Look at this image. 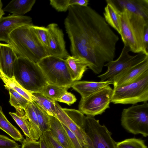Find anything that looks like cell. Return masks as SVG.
<instances>
[{
  "instance_id": "30bf717a",
  "label": "cell",
  "mask_w": 148,
  "mask_h": 148,
  "mask_svg": "<svg viewBox=\"0 0 148 148\" xmlns=\"http://www.w3.org/2000/svg\"><path fill=\"white\" fill-rule=\"evenodd\" d=\"M55 106V117L75 134L83 147L86 145L87 139L84 128V114L79 110L62 108L56 101Z\"/></svg>"
},
{
  "instance_id": "836d02e7",
  "label": "cell",
  "mask_w": 148,
  "mask_h": 148,
  "mask_svg": "<svg viewBox=\"0 0 148 148\" xmlns=\"http://www.w3.org/2000/svg\"><path fill=\"white\" fill-rule=\"evenodd\" d=\"M0 148H20V146L14 140L0 134Z\"/></svg>"
},
{
  "instance_id": "d4e9b609",
  "label": "cell",
  "mask_w": 148,
  "mask_h": 148,
  "mask_svg": "<svg viewBox=\"0 0 148 148\" xmlns=\"http://www.w3.org/2000/svg\"><path fill=\"white\" fill-rule=\"evenodd\" d=\"M0 78L5 84V88H11L22 95L30 102L33 101L31 94L24 89L16 80L14 77H10L0 70Z\"/></svg>"
},
{
  "instance_id": "ffe728a7",
  "label": "cell",
  "mask_w": 148,
  "mask_h": 148,
  "mask_svg": "<svg viewBox=\"0 0 148 148\" xmlns=\"http://www.w3.org/2000/svg\"><path fill=\"white\" fill-rule=\"evenodd\" d=\"M106 1L107 5L104 8V18L108 24L121 35V11L113 3L112 0H106Z\"/></svg>"
},
{
  "instance_id": "7a4b0ae2",
  "label": "cell",
  "mask_w": 148,
  "mask_h": 148,
  "mask_svg": "<svg viewBox=\"0 0 148 148\" xmlns=\"http://www.w3.org/2000/svg\"><path fill=\"white\" fill-rule=\"evenodd\" d=\"M32 24L22 26L12 31L10 35L8 44L18 56L37 64L48 55L32 28Z\"/></svg>"
},
{
  "instance_id": "8992f818",
  "label": "cell",
  "mask_w": 148,
  "mask_h": 148,
  "mask_svg": "<svg viewBox=\"0 0 148 148\" xmlns=\"http://www.w3.org/2000/svg\"><path fill=\"white\" fill-rule=\"evenodd\" d=\"M37 64L48 84L66 86H71L74 82L65 59L48 56L42 59Z\"/></svg>"
},
{
  "instance_id": "ba28073f",
  "label": "cell",
  "mask_w": 148,
  "mask_h": 148,
  "mask_svg": "<svg viewBox=\"0 0 148 148\" xmlns=\"http://www.w3.org/2000/svg\"><path fill=\"white\" fill-rule=\"evenodd\" d=\"M84 128L87 144L83 148H116L112 133L94 117L85 116Z\"/></svg>"
},
{
  "instance_id": "74e56055",
  "label": "cell",
  "mask_w": 148,
  "mask_h": 148,
  "mask_svg": "<svg viewBox=\"0 0 148 148\" xmlns=\"http://www.w3.org/2000/svg\"><path fill=\"white\" fill-rule=\"evenodd\" d=\"M143 42L146 49H148V25L146 26L143 35Z\"/></svg>"
},
{
  "instance_id": "4fadbf2b",
  "label": "cell",
  "mask_w": 148,
  "mask_h": 148,
  "mask_svg": "<svg viewBox=\"0 0 148 148\" xmlns=\"http://www.w3.org/2000/svg\"><path fill=\"white\" fill-rule=\"evenodd\" d=\"M148 71V57L141 62L123 70L111 79L114 87L123 86L133 82Z\"/></svg>"
},
{
  "instance_id": "52a82bcc",
  "label": "cell",
  "mask_w": 148,
  "mask_h": 148,
  "mask_svg": "<svg viewBox=\"0 0 148 148\" xmlns=\"http://www.w3.org/2000/svg\"><path fill=\"white\" fill-rule=\"evenodd\" d=\"M121 125L129 132L134 134L148 136V103L132 106L123 110Z\"/></svg>"
},
{
  "instance_id": "e575fe53",
  "label": "cell",
  "mask_w": 148,
  "mask_h": 148,
  "mask_svg": "<svg viewBox=\"0 0 148 148\" xmlns=\"http://www.w3.org/2000/svg\"><path fill=\"white\" fill-rule=\"evenodd\" d=\"M62 124L68 134L74 148H83L82 143L75 134L65 125L63 124Z\"/></svg>"
},
{
  "instance_id": "7402d4cb",
  "label": "cell",
  "mask_w": 148,
  "mask_h": 148,
  "mask_svg": "<svg viewBox=\"0 0 148 148\" xmlns=\"http://www.w3.org/2000/svg\"><path fill=\"white\" fill-rule=\"evenodd\" d=\"M24 110L29 122L32 139L38 140L42 133L38 122L36 113L32 102H30Z\"/></svg>"
},
{
  "instance_id": "cb8c5ba5",
  "label": "cell",
  "mask_w": 148,
  "mask_h": 148,
  "mask_svg": "<svg viewBox=\"0 0 148 148\" xmlns=\"http://www.w3.org/2000/svg\"><path fill=\"white\" fill-rule=\"evenodd\" d=\"M33 101L49 115L56 116L55 101L47 97L41 93H31Z\"/></svg>"
},
{
  "instance_id": "8fae6325",
  "label": "cell",
  "mask_w": 148,
  "mask_h": 148,
  "mask_svg": "<svg viewBox=\"0 0 148 148\" xmlns=\"http://www.w3.org/2000/svg\"><path fill=\"white\" fill-rule=\"evenodd\" d=\"M130 51L129 48L124 45L117 59L110 61L104 64V66L107 67L108 69L105 73L98 76L100 79V82L111 80L123 70L138 64L148 57V55L142 53L131 56L129 53Z\"/></svg>"
},
{
  "instance_id": "4dcf8cb0",
  "label": "cell",
  "mask_w": 148,
  "mask_h": 148,
  "mask_svg": "<svg viewBox=\"0 0 148 148\" xmlns=\"http://www.w3.org/2000/svg\"><path fill=\"white\" fill-rule=\"evenodd\" d=\"M116 148H148L144 141L133 138L116 142Z\"/></svg>"
},
{
  "instance_id": "e0dca14e",
  "label": "cell",
  "mask_w": 148,
  "mask_h": 148,
  "mask_svg": "<svg viewBox=\"0 0 148 148\" xmlns=\"http://www.w3.org/2000/svg\"><path fill=\"white\" fill-rule=\"evenodd\" d=\"M110 84H113V82L112 80H107L99 82L77 81L73 82L71 87L78 92L81 95V98H83Z\"/></svg>"
},
{
  "instance_id": "5b68a950",
  "label": "cell",
  "mask_w": 148,
  "mask_h": 148,
  "mask_svg": "<svg viewBox=\"0 0 148 148\" xmlns=\"http://www.w3.org/2000/svg\"><path fill=\"white\" fill-rule=\"evenodd\" d=\"M148 100V71L134 82L114 87L111 102L124 104H136Z\"/></svg>"
},
{
  "instance_id": "2e32d148",
  "label": "cell",
  "mask_w": 148,
  "mask_h": 148,
  "mask_svg": "<svg viewBox=\"0 0 148 148\" xmlns=\"http://www.w3.org/2000/svg\"><path fill=\"white\" fill-rule=\"evenodd\" d=\"M112 1L120 11L126 10L148 19V0Z\"/></svg>"
},
{
  "instance_id": "1f68e13d",
  "label": "cell",
  "mask_w": 148,
  "mask_h": 148,
  "mask_svg": "<svg viewBox=\"0 0 148 148\" xmlns=\"http://www.w3.org/2000/svg\"><path fill=\"white\" fill-rule=\"evenodd\" d=\"M31 26L39 40L47 51L48 47V28L47 27L39 26L33 24L31 25Z\"/></svg>"
},
{
  "instance_id": "4316f807",
  "label": "cell",
  "mask_w": 148,
  "mask_h": 148,
  "mask_svg": "<svg viewBox=\"0 0 148 148\" xmlns=\"http://www.w3.org/2000/svg\"><path fill=\"white\" fill-rule=\"evenodd\" d=\"M89 1L88 0H50V4L57 11L65 12L73 5L87 7Z\"/></svg>"
},
{
  "instance_id": "d6a6232c",
  "label": "cell",
  "mask_w": 148,
  "mask_h": 148,
  "mask_svg": "<svg viewBox=\"0 0 148 148\" xmlns=\"http://www.w3.org/2000/svg\"><path fill=\"white\" fill-rule=\"evenodd\" d=\"M42 135L47 148H64L53 136L50 131L44 132Z\"/></svg>"
},
{
  "instance_id": "ac0fdd59",
  "label": "cell",
  "mask_w": 148,
  "mask_h": 148,
  "mask_svg": "<svg viewBox=\"0 0 148 148\" xmlns=\"http://www.w3.org/2000/svg\"><path fill=\"white\" fill-rule=\"evenodd\" d=\"M50 132L64 148H74L71 140L62 123L55 116L49 115Z\"/></svg>"
},
{
  "instance_id": "484cf974",
  "label": "cell",
  "mask_w": 148,
  "mask_h": 148,
  "mask_svg": "<svg viewBox=\"0 0 148 148\" xmlns=\"http://www.w3.org/2000/svg\"><path fill=\"white\" fill-rule=\"evenodd\" d=\"M16 112H10L9 114L21 129L26 137L32 139L30 125L24 110L22 109H16Z\"/></svg>"
},
{
  "instance_id": "9a60e30c",
  "label": "cell",
  "mask_w": 148,
  "mask_h": 148,
  "mask_svg": "<svg viewBox=\"0 0 148 148\" xmlns=\"http://www.w3.org/2000/svg\"><path fill=\"white\" fill-rule=\"evenodd\" d=\"M18 57L9 44L0 43V70L10 77L13 76L14 64Z\"/></svg>"
},
{
  "instance_id": "83f0119b",
  "label": "cell",
  "mask_w": 148,
  "mask_h": 148,
  "mask_svg": "<svg viewBox=\"0 0 148 148\" xmlns=\"http://www.w3.org/2000/svg\"><path fill=\"white\" fill-rule=\"evenodd\" d=\"M71 87V86H61L48 83L44 88L41 93L49 98L57 101Z\"/></svg>"
},
{
  "instance_id": "f35d334b",
  "label": "cell",
  "mask_w": 148,
  "mask_h": 148,
  "mask_svg": "<svg viewBox=\"0 0 148 148\" xmlns=\"http://www.w3.org/2000/svg\"><path fill=\"white\" fill-rule=\"evenodd\" d=\"M38 140L40 144V148H47L45 142L42 135L40 137Z\"/></svg>"
},
{
  "instance_id": "d590c367",
  "label": "cell",
  "mask_w": 148,
  "mask_h": 148,
  "mask_svg": "<svg viewBox=\"0 0 148 148\" xmlns=\"http://www.w3.org/2000/svg\"><path fill=\"white\" fill-rule=\"evenodd\" d=\"M76 100V97L73 94L66 91L63 94L57 101L64 103L70 106L75 102Z\"/></svg>"
},
{
  "instance_id": "603a6c76",
  "label": "cell",
  "mask_w": 148,
  "mask_h": 148,
  "mask_svg": "<svg viewBox=\"0 0 148 148\" xmlns=\"http://www.w3.org/2000/svg\"><path fill=\"white\" fill-rule=\"evenodd\" d=\"M0 129L15 140L22 143L24 139L20 131L8 120L0 105Z\"/></svg>"
},
{
  "instance_id": "6da1fadb",
  "label": "cell",
  "mask_w": 148,
  "mask_h": 148,
  "mask_svg": "<svg viewBox=\"0 0 148 148\" xmlns=\"http://www.w3.org/2000/svg\"><path fill=\"white\" fill-rule=\"evenodd\" d=\"M68 10L64 24L72 56L84 59L88 67L99 74L105 63L113 60L119 37L90 6L73 5Z\"/></svg>"
},
{
  "instance_id": "f1b7e54d",
  "label": "cell",
  "mask_w": 148,
  "mask_h": 148,
  "mask_svg": "<svg viewBox=\"0 0 148 148\" xmlns=\"http://www.w3.org/2000/svg\"><path fill=\"white\" fill-rule=\"evenodd\" d=\"M36 113L40 128L42 133L50 131V127L49 115L34 101H32Z\"/></svg>"
},
{
  "instance_id": "8d00e7d4",
  "label": "cell",
  "mask_w": 148,
  "mask_h": 148,
  "mask_svg": "<svg viewBox=\"0 0 148 148\" xmlns=\"http://www.w3.org/2000/svg\"><path fill=\"white\" fill-rule=\"evenodd\" d=\"M20 148H40L39 141L31 139L27 137L22 142Z\"/></svg>"
},
{
  "instance_id": "3957f363",
  "label": "cell",
  "mask_w": 148,
  "mask_h": 148,
  "mask_svg": "<svg viewBox=\"0 0 148 148\" xmlns=\"http://www.w3.org/2000/svg\"><path fill=\"white\" fill-rule=\"evenodd\" d=\"M121 36L124 45L130 51L148 55L143 42L145 28L148 25V19L126 10L121 11Z\"/></svg>"
},
{
  "instance_id": "5bb4252c",
  "label": "cell",
  "mask_w": 148,
  "mask_h": 148,
  "mask_svg": "<svg viewBox=\"0 0 148 148\" xmlns=\"http://www.w3.org/2000/svg\"><path fill=\"white\" fill-rule=\"evenodd\" d=\"M32 18L27 16H3L0 19V41L8 44L9 36L12 31L22 26L32 24Z\"/></svg>"
},
{
  "instance_id": "d6986e66",
  "label": "cell",
  "mask_w": 148,
  "mask_h": 148,
  "mask_svg": "<svg viewBox=\"0 0 148 148\" xmlns=\"http://www.w3.org/2000/svg\"><path fill=\"white\" fill-rule=\"evenodd\" d=\"M65 60L73 81L81 80L88 67L86 61L80 57L70 55Z\"/></svg>"
},
{
  "instance_id": "9c48e42d",
  "label": "cell",
  "mask_w": 148,
  "mask_h": 148,
  "mask_svg": "<svg viewBox=\"0 0 148 148\" xmlns=\"http://www.w3.org/2000/svg\"><path fill=\"white\" fill-rule=\"evenodd\" d=\"M113 92L110 86H107L84 98H81L79 110L87 116L94 117L101 115L110 108Z\"/></svg>"
},
{
  "instance_id": "ab89813d",
  "label": "cell",
  "mask_w": 148,
  "mask_h": 148,
  "mask_svg": "<svg viewBox=\"0 0 148 148\" xmlns=\"http://www.w3.org/2000/svg\"><path fill=\"white\" fill-rule=\"evenodd\" d=\"M3 4L1 1L0 0V19L3 17V16L5 14V13L2 9Z\"/></svg>"
},
{
  "instance_id": "44dd1931",
  "label": "cell",
  "mask_w": 148,
  "mask_h": 148,
  "mask_svg": "<svg viewBox=\"0 0 148 148\" xmlns=\"http://www.w3.org/2000/svg\"><path fill=\"white\" fill-rule=\"evenodd\" d=\"M36 1V0H13L3 10L12 13L13 16H23L31 10Z\"/></svg>"
},
{
  "instance_id": "7c38bea8",
  "label": "cell",
  "mask_w": 148,
  "mask_h": 148,
  "mask_svg": "<svg viewBox=\"0 0 148 148\" xmlns=\"http://www.w3.org/2000/svg\"><path fill=\"white\" fill-rule=\"evenodd\" d=\"M47 27L48 29V56L65 59L69 55L66 48L62 30L55 23L49 24Z\"/></svg>"
},
{
  "instance_id": "f546056e",
  "label": "cell",
  "mask_w": 148,
  "mask_h": 148,
  "mask_svg": "<svg viewBox=\"0 0 148 148\" xmlns=\"http://www.w3.org/2000/svg\"><path fill=\"white\" fill-rule=\"evenodd\" d=\"M10 95L9 102L11 105L16 109H22L24 110L30 102L14 90L7 89Z\"/></svg>"
},
{
  "instance_id": "277c9868",
  "label": "cell",
  "mask_w": 148,
  "mask_h": 148,
  "mask_svg": "<svg viewBox=\"0 0 148 148\" xmlns=\"http://www.w3.org/2000/svg\"><path fill=\"white\" fill-rule=\"evenodd\" d=\"M13 76L17 82L30 93H41L48 84L37 64L18 56L14 68Z\"/></svg>"
}]
</instances>
